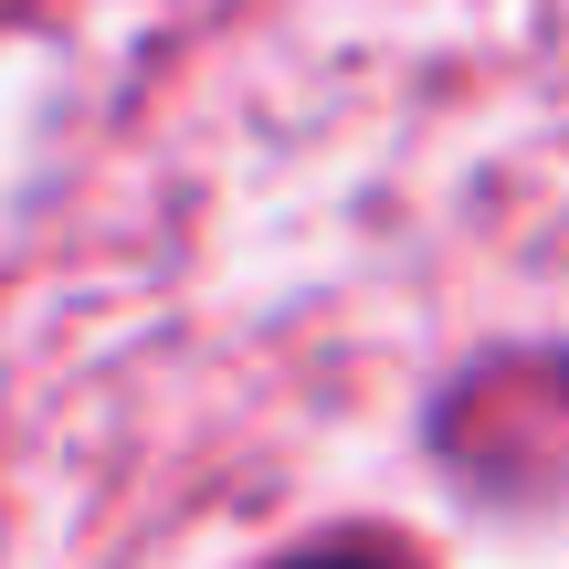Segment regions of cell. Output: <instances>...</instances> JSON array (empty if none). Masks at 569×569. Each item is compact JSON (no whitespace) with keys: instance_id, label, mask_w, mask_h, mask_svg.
Returning a JSON list of instances; mask_svg holds the SVG:
<instances>
[{"instance_id":"cell-1","label":"cell","mask_w":569,"mask_h":569,"mask_svg":"<svg viewBox=\"0 0 569 569\" xmlns=\"http://www.w3.org/2000/svg\"><path fill=\"white\" fill-rule=\"evenodd\" d=\"M284 569H401V549H380V538H348V549H306Z\"/></svg>"}]
</instances>
